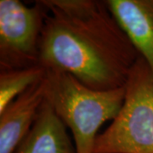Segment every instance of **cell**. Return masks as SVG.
Instances as JSON below:
<instances>
[{"instance_id": "5b68a950", "label": "cell", "mask_w": 153, "mask_h": 153, "mask_svg": "<svg viewBox=\"0 0 153 153\" xmlns=\"http://www.w3.org/2000/svg\"><path fill=\"white\" fill-rule=\"evenodd\" d=\"M44 101L42 81L29 88L0 112V153H14L33 128Z\"/></svg>"}, {"instance_id": "52a82bcc", "label": "cell", "mask_w": 153, "mask_h": 153, "mask_svg": "<svg viewBox=\"0 0 153 153\" xmlns=\"http://www.w3.org/2000/svg\"><path fill=\"white\" fill-rule=\"evenodd\" d=\"M14 153H76L66 125L44 100L27 136Z\"/></svg>"}, {"instance_id": "8992f818", "label": "cell", "mask_w": 153, "mask_h": 153, "mask_svg": "<svg viewBox=\"0 0 153 153\" xmlns=\"http://www.w3.org/2000/svg\"><path fill=\"white\" fill-rule=\"evenodd\" d=\"M110 10L153 72V0H105Z\"/></svg>"}, {"instance_id": "ba28073f", "label": "cell", "mask_w": 153, "mask_h": 153, "mask_svg": "<svg viewBox=\"0 0 153 153\" xmlns=\"http://www.w3.org/2000/svg\"><path fill=\"white\" fill-rule=\"evenodd\" d=\"M47 69L42 65L0 71V112L29 88L42 82Z\"/></svg>"}, {"instance_id": "7a4b0ae2", "label": "cell", "mask_w": 153, "mask_h": 153, "mask_svg": "<svg viewBox=\"0 0 153 153\" xmlns=\"http://www.w3.org/2000/svg\"><path fill=\"white\" fill-rule=\"evenodd\" d=\"M43 87L44 100L72 133L76 153H93L99 128L120 111L124 87L95 90L70 73L53 69H47Z\"/></svg>"}, {"instance_id": "277c9868", "label": "cell", "mask_w": 153, "mask_h": 153, "mask_svg": "<svg viewBox=\"0 0 153 153\" xmlns=\"http://www.w3.org/2000/svg\"><path fill=\"white\" fill-rule=\"evenodd\" d=\"M49 14L45 0L28 7L0 0V71L40 65V41Z\"/></svg>"}, {"instance_id": "3957f363", "label": "cell", "mask_w": 153, "mask_h": 153, "mask_svg": "<svg viewBox=\"0 0 153 153\" xmlns=\"http://www.w3.org/2000/svg\"><path fill=\"white\" fill-rule=\"evenodd\" d=\"M124 88L120 111L98 134L93 153H153V72L141 56Z\"/></svg>"}, {"instance_id": "6da1fadb", "label": "cell", "mask_w": 153, "mask_h": 153, "mask_svg": "<svg viewBox=\"0 0 153 153\" xmlns=\"http://www.w3.org/2000/svg\"><path fill=\"white\" fill-rule=\"evenodd\" d=\"M40 65L95 90L124 87L140 55L106 1L45 0Z\"/></svg>"}]
</instances>
